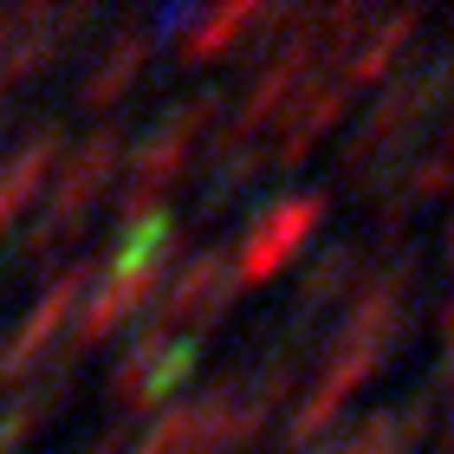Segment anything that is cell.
I'll list each match as a JSON object with an SVG mask.
<instances>
[{"instance_id":"3957f363","label":"cell","mask_w":454,"mask_h":454,"mask_svg":"<svg viewBox=\"0 0 454 454\" xmlns=\"http://www.w3.org/2000/svg\"><path fill=\"white\" fill-rule=\"evenodd\" d=\"M189 377H195V338H162L156 325H150V332L117 357V370H111V403L130 409V416H143V409L169 403Z\"/></svg>"},{"instance_id":"ba28073f","label":"cell","mask_w":454,"mask_h":454,"mask_svg":"<svg viewBox=\"0 0 454 454\" xmlns=\"http://www.w3.org/2000/svg\"><path fill=\"white\" fill-rule=\"evenodd\" d=\"M234 293H240V286H234V273H227V260H221V254H195L169 286H162V299H156V332H162V325H215Z\"/></svg>"},{"instance_id":"277c9868","label":"cell","mask_w":454,"mask_h":454,"mask_svg":"<svg viewBox=\"0 0 454 454\" xmlns=\"http://www.w3.org/2000/svg\"><path fill=\"white\" fill-rule=\"evenodd\" d=\"M318 221H325V195H286V201H273V208L247 227L240 260L227 266L234 286H266L286 260H299V247L318 234Z\"/></svg>"},{"instance_id":"52a82bcc","label":"cell","mask_w":454,"mask_h":454,"mask_svg":"<svg viewBox=\"0 0 454 454\" xmlns=\"http://www.w3.org/2000/svg\"><path fill=\"white\" fill-rule=\"evenodd\" d=\"M85 279H91V266H66V273H59L46 293H39V305L27 312V325H20V332L0 344V383H13V377H27V370H33V357L59 338V325L78 312V293H85Z\"/></svg>"},{"instance_id":"9a60e30c","label":"cell","mask_w":454,"mask_h":454,"mask_svg":"<svg viewBox=\"0 0 454 454\" xmlns=\"http://www.w3.org/2000/svg\"><path fill=\"white\" fill-rule=\"evenodd\" d=\"M59 396H66V383H46V389H27L7 416H0V454H13L20 442H33L39 428H46V416L59 409Z\"/></svg>"},{"instance_id":"30bf717a","label":"cell","mask_w":454,"mask_h":454,"mask_svg":"<svg viewBox=\"0 0 454 454\" xmlns=\"http://www.w3.org/2000/svg\"><path fill=\"white\" fill-rule=\"evenodd\" d=\"M156 293H162V273H111L85 305H78V318H72V350L105 344L117 325H123V318H137Z\"/></svg>"},{"instance_id":"9c48e42d","label":"cell","mask_w":454,"mask_h":454,"mask_svg":"<svg viewBox=\"0 0 454 454\" xmlns=\"http://www.w3.org/2000/svg\"><path fill=\"white\" fill-rule=\"evenodd\" d=\"M350 85H338V78H312L293 105H286V117H279V143H273V162L279 169H299L305 156H312V143L332 130V123L350 111Z\"/></svg>"},{"instance_id":"7a4b0ae2","label":"cell","mask_w":454,"mask_h":454,"mask_svg":"<svg viewBox=\"0 0 454 454\" xmlns=\"http://www.w3.org/2000/svg\"><path fill=\"white\" fill-rule=\"evenodd\" d=\"M117 162H123V143H117L111 130H98L91 143H78V150H72V162L59 169L52 195H46V215H39V227L27 234V254H33V260H39V254H52V247H66L78 227H85L91 201L111 189Z\"/></svg>"},{"instance_id":"7c38bea8","label":"cell","mask_w":454,"mask_h":454,"mask_svg":"<svg viewBox=\"0 0 454 454\" xmlns=\"http://www.w3.org/2000/svg\"><path fill=\"white\" fill-rule=\"evenodd\" d=\"M422 33V13L409 7V13H389V20H377V27L364 33V46H350V59H344V72H338V85H377V78L403 59V46Z\"/></svg>"},{"instance_id":"8fae6325","label":"cell","mask_w":454,"mask_h":454,"mask_svg":"<svg viewBox=\"0 0 454 454\" xmlns=\"http://www.w3.org/2000/svg\"><path fill=\"white\" fill-rule=\"evenodd\" d=\"M52 162H59V130H39L27 150L0 169V234H7V227L39 201V189L52 182Z\"/></svg>"},{"instance_id":"4fadbf2b","label":"cell","mask_w":454,"mask_h":454,"mask_svg":"<svg viewBox=\"0 0 454 454\" xmlns=\"http://www.w3.org/2000/svg\"><path fill=\"white\" fill-rule=\"evenodd\" d=\"M273 7H260V0H234V7H221V13H208V20H195V33H189V59H227L240 46L247 33H260V27H273Z\"/></svg>"},{"instance_id":"d6986e66","label":"cell","mask_w":454,"mask_h":454,"mask_svg":"<svg viewBox=\"0 0 454 454\" xmlns=\"http://www.w3.org/2000/svg\"><path fill=\"white\" fill-rule=\"evenodd\" d=\"M85 454H117V435H105V442H98V448H85Z\"/></svg>"},{"instance_id":"5b68a950","label":"cell","mask_w":454,"mask_h":454,"mask_svg":"<svg viewBox=\"0 0 454 454\" xmlns=\"http://www.w3.org/2000/svg\"><path fill=\"white\" fill-rule=\"evenodd\" d=\"M448 91V66H428V78L422 85H409V91H389L377 111L364 117V130L344 143V176L350 169H370V162L377 156H389V150H403L409 143V130H416V123L435 111V98Z\"/></svg>"},{"instance_id":"8992f818","label":"cell","mask_w":454,"mask_h":454,"mask_svg":"<svg viewBox=\"0 0 454 454\" xmlns=\"http://www.w3.org/2000/svg\"><path fill=\"white\" fill-rule=\"evenodd\" d=\"M377 364H383V350H370V344H338V357H332V370L312 383V396H305L299 409H293V422H286V435H293V448H305V442H318L325 428H332V416H344V403L357 396V389L377 377Z\"/></svg>"},{"instance_id":"5bb4252c","label":"cell","mask_w":454,"mask_h":454,"mask_svg":"<svg viewBox=\"0 0 454 454\" xmlns=\"http://www.w3.org/2000/svg\"><path fill=\"white\" fill-rule=\"evenodd\" d=\"M143 59H150V33H123L117 46H111V59L98 66L91 78H85V105H98V111H111L123 91L143 78Z\"/></svg>"},{"instance_id":"e0dca14e","label":"cell","mask_w":454,"mask_h":454,"mask_svg":"<svg viewBox=\"0 0 454 454\" xmlns=\"http://www.w3.org/2000/svg\"><path fill=\"white\" fill-rule=\"evenodd\" d=\"M350 279H357V266H350V254H344V247H332V254L318 260V273H312V286H305V299H312V305H325L332 293H344Z\"/></svg>"},{"instance_id":"ac0fdd59","label":"cell","mask_w":454,"mask_h":454,"mask_svg":"<svg viewBox=\"0 0 454 454\" xmlns=\"http://www.w3.org/2000/svg\"><path fill=\"white\" fill-rule=\"evenodd\" d=\"M442 189H448V150H428V162L416 169V182H409V195H416V201H435Z\"/></svg>"},{"instance_id":"6da1fadb","label":"cell","mask_w":454,"mask_h":454,"mask_svg":"<svg viewBox=\"0 0 454 454\" xmlns=\"http://www.w3.org/2000/svg\"><path fill=\"white\" fill-rule=\"evenodd\" d=\"M215 111H221V91H201V98H189V105H176L150 137L137 143V156H130V189H123V221L162 208V195L182 182V169H189L201 130L215 123Z\"/></svg>"},{"instance_id":"2e32d148","label":"cell","mask_w":454,"mask_h":454,"mask_svg":"<svg viewBox=\"0 0 454 454\" xmlns=\"http://www.w3.org/2000/svg\"><path fill=\"white\" fill-rule=\"evenodd\" d=\"M416 428H422V416H416V422H396V416H370V422L357 428V435H350V442L338 448V454H403Z\"/></svg>"}]
</instances>
